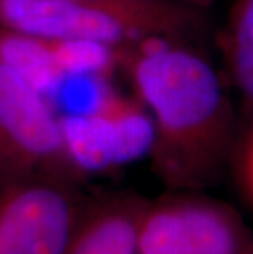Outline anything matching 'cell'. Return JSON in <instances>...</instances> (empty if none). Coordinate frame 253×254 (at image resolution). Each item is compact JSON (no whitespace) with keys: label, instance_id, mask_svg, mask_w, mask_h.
Wrapping results in <instances>:
<instances>
[{"label":"cell","instance_id":"obj_10","mask_svg":"<svg viewBox=\"0 0 253 254\" xmlns=\"http://www.w3.org/2000/svg\"><path fill=\"white\" fill-rule=\"evenodd\" d=\"M240 176L242 184H244L249 197L253 200V125L247 136V141L242 149V159H240Z\"/></svg>","mask_w":253,"mask_h":254},{"label":"cell","instance_id":"obj_3","mask_svg":"<svg viewBox=\"0 0 253 254\" xmlns=\"http://www.w3.org/2000/svg\"><path fill=\"white\" fill-rule=\"evenodd\" d=\"M76 184L30 179L0 186V254H63L85 213Z\"/></svg>","mask_w":253,"mask_h":254},{"label":"cell","instance_id":"obj_2","mask_svg":"<svg viewBox=\"0 0 253 254\" xmlns=\"http://www.w3.org/2000/svg\"><path fill=\"white\" fill-rule=\"evenodd\" d=\"M81 177L64 144L61 113L45 90L0 59V186Z\"/></svg>","mask_w":253,"mask_h":254},{"label":"cell","instance_id":"obj_11","mask_svg":"<svg viewBox=\"0 0 253 254\" xmlns=\"http://www.w3.org/2000/svg\"><path fill=\"white\" fill-rule=\"evenodd\" d=\"M187 2H189V0H187ZM196 2H197V0H196Z\"/></svg>","mask_w":253,"mask_h":254},{"label":"cell","instance_id":"obj_7","mask_svg":"<svg viewBox=\"0 0 253 254\" xmlns=\"http://www.w3.org/2000/svg\"><path fill=\"white\" fill-rule=\"evenodd\" d=\"M147 203L122 195L87 207L63 254H137L138 226Z\"/></svg>","mask_w":253,"mask_h":254},{"label":"cell","instance_id":"obj_5","mask_svg":"<svg viewBox=\"0 0 253 254\" xmlns=\"http://www.w3.org/2000/svg\"><path fill=\"white\" fill-rule=\"evenodd\" d=\"M247 238L230 208L197 197L147 203L137 254H245Z\"/></svg>","mask_w":253,"mask_h":254},{"label":"cell","instance_id":"obj_8","mask_svg":"<svg viewBox=\"0 0 253 254\" xmlns=\"http://www.w3.org/2000/svg\"><path fill=\"white\" fill-rule=\"evenodd\" d=\"M120 20L138 41L196 38L204 30L199 10L187 0H71Z\"/></svg>","mask_w":253,"mask_h":254},{"label":"cell","instance_id":"obj_1","mask_svg":"<svg viewBox=\"0 0 253 254\" xmlns=\"http://www.w3.org/2000/svg\"><path fill=\"white\" fill-rule=\"evenodd\" d=\"M138 102L153 125L150 159L173 190L212 184L235 134V107L224 74L184 40H143L123 51Z\"/></svg>","mask_w":253,"mask_h":254},{"label":"cell","instance_id":"obj_6","mask_svg":"<svg viewBox=\"0 0 253 254\" xmlns=\"http://www.w3.org/2000/svg\"><path fill=\"white\" fill-rule=\"evenodd\" d=\"M0 28L58 41H90L125 50L138 40L120 20L71 0H0Z\"/></svg>","mask_w":253,"mask_h":254},{"label":"cell","instance_id":"obj_9","mask_svg":"<svg viewBox=\"0 0 253 254\" xmlns=\"http://www.w3.org/2000/svg\"><path fill=\"white\" fill-rule=\"evenodd\" d=\"M217 38L224 77L253 123V0H232Z\"/></svg>","mask_w":253,"mask_h":254},{"label":"cell","instance_id":"obj_4","mask_svg":"<svg viewBox=\"0 0 253 254\" xmlns=\"http://www.w3.org/2000/svg\"><path fill=\"white\" fill-rule=\"evenodd\" d=\"M68 156L81 176L132 163L150 153L153 125L137 97L104 87L87 110L61 113Z\"/></svg>","mask_w":253,"mask_h":254}]
</instances>
